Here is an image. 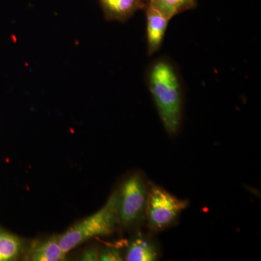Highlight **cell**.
<instances>
[{
    "label": "cell",
    "mask_w": 261,
    "mask_h": 261,
    "mask_svg": "<svg viewBox=\"0 0 261 261\" xmlns=\"http://www.w3.org/2000/svg\"><path fill=\"white\" fill-rule=\"evenodd\" d=\"M147 84L163 126L175 136L183 119L185 86L177 65L167 56L158 57L145 71Z\"/></svg>",
    "instance_id": "1"
},
{
    "label": "cell",
    "mask_w": 261,
    "mask_h": 261,
    "mask_svg": "<svg viewBox=\"0 0 261 261\" xmlns=\"http://www.w3.org/2000/svg\"><path fill=\"white\" fill-rule=\"evenodd\" d=\"M119 190L109 197L106 205L95 214L73 225L61 236L58 242L65 254L90 239L111 234L119 224Z\"/></svg>",
    "instance_id": "2"
},
{
    "label": "cell",
    "mask_w": 261,
    "mask_h": 261,
    "mask_svg": "<svg viewBox=\"0 0 261 261\" xmlns=\"http://www.w3.org/2000/svg\"><path fill=\"white\" fill-rule=\"evenodd\" d=\"M189 204L188 200L178 198L163 187L149 184L145 219L149 231L159 233L171 227Z\"/></svg>",
    "instance_id": "3"
},
{
    "label": "cell",
    "mask_w": 261,
    "mask_h": 261,
    "mask_svg": "<svg viewBox=\"0 0 261 261\" xmlns=\"http://www.w3.org/2000/svg\"><path fill=\"white\" fill-rule=\"evenodd\" d=\"M148 185L141 173L129 176L119 190L118 217L126 228L140 224L145 219Z\"/></svg>",
    "instance_id": "4"
},
{
    "label": "cell",
    "mask_w": 261,
    "mask_h": 261,
    "mask_svg": "<svg viewBox=\"0 0 261 261\" xmlns=\"http://www.w3.org/2000/svg\"><path fill=\"white\" fill-rule=\"evenodd\" d=\"M145 11L147 55L152 56L162 47L170 20L148 5Z\"/></svg>",
    "instance_id": "5"
},
{
    "label": "cell",
    "mask_w": 261,
    "mask_h": 261,
    "mask_svg": "<svg viewBox=\"0 0 261 261\" xmlns=\"http://www.w3.org/2000/svg\"><path fill=\"white\" fill-rule=\"evenodd\" d=\"M108 21L125 23L139 10H145L147 0H98Z\"/></svg>",
    "instance_id": "6"
},
{
    "label": "cell",
    "mask_w": 261,
    "mask_h": 261,
    "mask_svg": "<svg viewBox=\"0 0 261 261\" xmlns=\"http://www.w3.org/2000/svg\"><path fill=\"white\" fill-rule=\"evenodd\" d=\"M159 251L153 241L145 237H137L127 248V261H154L159 259Z\"/></svg>",
    "instance_id": "7"
},
{
    "label": "cell",
    "mask_w": 261,
    "mask_h": 261,
    "mask_svg": "<svg viewBox=\"0 0 261 261\" xmlns=\"http://www.w3.org/2000/svg\"><path fill=\"white\" fill-rule=\"evenodd\" d=\"M147 5L171 20L180 13L195 9L197 0H147Z\"/></svg>",
    "instance_id": "8"
},
{
    "label": "cell",
    "mask_w": 261,
    "mask_h": 261,
    "mask_svg": "<svg viewBox=\"0 0 261 261\" xmlns=\"http://www.w3.org/2000/svg\"><path fill=\"white\" fill-rule=\"evenodd\" d=\"M66 254L62 250L58 237H53L34 248L31 256L34 261H62Z\"/></svg>",
    "instance_id": "9"
},
{
    "label": "cell",
    "mask_w": 261,
    "mask_h": 261,
    "mask_svg": "<svg viewBox=\"0 0 261 261\" xmlns=\"http://www.w3.org/2000/svg\"><path fill=\"white\" fill-rule=\"evenodd\" d=\"M21 250L22 243L18 237L0 229V261L16 260Z\"/></svg>",
    "instance_id": "10"
},
{
    "label": "cell",
    "mask_w": 261,
    "mask_h": 261,
    "mask_svg": "<svg viewBox=\"0 0 261 261\" xmlns=\"http://www.w3.org/2000/svg\"><path fill=\"white\" fill-rule=\"evenodd\" d=\"M99 260L119 261L123 260L121 252L115 247H107L99 252Z\"/></svg>",
    "instance_id": "11"
},
{
    "label": "cell",
    "mask_w": 261,
    "mask_h": 261,
    "mask_svg": "<svg viewBox=\"0 0 261 261\" xmlns=\"http://www.w3.org/2000/svg\"><path fill=\"white\" fill-rule=\"evenodd\" d=\"M81 260L84 261H97L99 260V252L97 249H89L84 252Z\"/></svg>",
    "instance_id": "12"
}]
</instances>
